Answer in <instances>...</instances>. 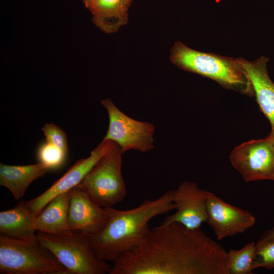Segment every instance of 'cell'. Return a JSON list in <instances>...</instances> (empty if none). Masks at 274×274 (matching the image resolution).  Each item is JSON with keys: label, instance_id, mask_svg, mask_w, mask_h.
Returning <instances> with one entry per match:
<instances>
[{"label": "cell", "instance_id": "1", "mask_svg": "<svg viewBox=\"0 0 274 274\" xmlns=\"http://www.w3.org/2000/svg\"><path fill=\"white\" fill-rule=\"evenodd\" d=\"M226 253L200 228L161 224L113 261L110 273L229 274Z\"/></svg>", "mask_w": 274, "mask_h": 274}, {"label": "cell", "instance_id": "2", "mask_svg": "<svg viewBox=\"0 0 274 274\" xmlns=\"http://www.w3.org/2000/svg\"><path fill=\"white\" fill-rule=\"evenodd\" d=\"M105 208L109 215L107 224L101 231L88 238L98 259L113 262L140 244L150 229L148 223L152 218L175 210L176 207L171 190L155 199L145 200L132 209Z\"/></svg>", "mask_w": 274, "mask_h": 274}, {"label": "cell", "instance_id": "3", "mask_svg": "<svg viewBox=\"0 0 274 274\" xmlns=\"http://www.w3.org/2000/svg\"><path fill=\"white\" fill-rule=\"evenodd\" d=\"M170 59L184 70L210 78L225 88L254 96L251 83L241 67L238 58L200 52L177 42L171 49Z\"/></svg>", "mask_w": 274, "mask_h": 274}, {"label": "cell", "instance_id": "4", "mask_svg": "<svg viewBox=\"0 0 274 274\" xmlns=\"http://www.w3.org/2000/svg\"><path fill=\"white\" fill-rule=\"evenodd\" d=\"M37 241L48 249L72 274L110 273L112 267L93 252L88 235L70 231L59 234L40 232Z\"/></svg>", "mask_w": 274, "mask_h": 274}, {"label": "cell", "instance_id": "5", "mask_svg": "<svg viewBox=\"0 0 274 274\" xmlns=\"http://www.w3.org/2000/svg\"><path fill=\"white\" fill-rule=\"evenodd\" d=\"M1 274H68L67 269L38 241L0 235Z\"/></svg>", "mask_w": 274, "mask_h": 274}, {"label": "cell", "instance_id": "6", "mask_svg": "<svg viewBox=\"0 0 274 274\" xmlns=\"http://www.w3.org/2000/svg\"><path fill=\"white\" fill-rule=\"evenodd\" d=\"M123 154L114 143L77 186L100 207H112L126 197V185L121 171Z\"/></svg>", "mask_w": 274, "mask_h": 274}, {"label": "cell", "instance_id": "7", "mask_svg": "<svg viewBox=\"0 0 274 274\" xmlns=\"http://www.w3.org/2000/svg\"><path fill=\"white\" fill-rule=\"evenodd\" d=\"M100 103L106 109L109 119L103 140L115 142L123 153L130 150L146 153L154 149L155 126L152 123L130 117L110 98L103 99Z\"/></svg>", "mask_w": 274, "mask_h": 274}, {"label": "cell", "instance_id": "8", "mask_svg": "<svg viewBox=\"0 0 274 274\" xmlns=\"http://www.w3.org/2000/svg\"><path fill=\"white\" fill-rule=\"evenodd\" d=\"M229 160L247 182L274 181V128L264 139L252 140L236 147Z\"/></svg>", "mask_w": 274, "mask_h": 274}, {"label": "cell", "instance_id": "9", "mask_svg": "<svg viewBox=\"0 0 274 274\" xmlns=\"http://www.w3.org/2000/svg\"><path fill=\"white\" fill-rule=\"evenodd\" d=\"M114 143L102 140L88 157L77 160L46 191L25 202L27 208L37 216L54 197L78 186L89 170L110 150Z\"/></svg>", "mask_w": 274, "mask_h": 274}, {"label": "cell", "instance_id": "10", "mask_svg": "<svg viewBox=\"0 0 274 274\" xmlns=\"http://www.w3.org/2000/svg\"><path fill=\"white\" fill-rule=\"evenodd\" d=\"M206 203L207 222L219 240L243 233L256 223L250 212L224 201L208 191Z\"/></svg>", "mask_w": 274, "mask_h": 274}, {"label": "cell", "instance_id": "11", "mask_svg": "<svg viewBox=\"0 0 274 274\" xmlns=\"http://www.w3.org/2000/svg\"><path fill=\"white\" fill-rule=\"evenodd\" d=\"M208 191L200 189L194 182L184 181L173 190L176 212L167 216L161 225L176 222L189 229L200 228L207 221Z\"/></svg>", "mask_w": 274, "mask_h": 274}, {"label": "cell", "instance_id": "12", "mask_svg": "<svg viewBox=\"0 0 274 274\" xmlns=\"http://www.w3.org/2000/svg\"><path fill=\"white\" fill-rule=\"evenodd\" d=\"M109 219L108 211L78 186L70 190L67 222L70 229L91 235L101 231Z\"/></svg>", "mask_w": 274, "mask_h": 274}, {"label": "cell", "instance_id": "13", "mask_svg": "<svg viewBox=\"0 0 274 274\" xmlns=\"http://www.w3.org/2000/svg\"><path fill=\"white\" fill-rule=\"evenodd\" d=\"M269 59L262 56L254 61L238 58L241 67L250 81L257 102L274 128V83L266 66Z\"/></svg>", "mask_w": 274, "mask_h": 274}, {"label": "cell", "instance_id": "14", "mask_svg": "<svg viewBox=\"0 0 274 274\" xmlns=\"http://www.w3.org/2000/svg\"><path fill=\"white\" fill-rule=\"evenodd\" d=\"M36 216L21 201L13 208L0 212L1 235L30 242L37 241Z\"/></svg>", "mask_w": 274, "mask_h": 274}, {"label": "cell", "instance_id": "15", "mask_svg": "<svg viewBox=\"0 0 274 274\" xmlns=\"http://www.w3.org/2000/svg\"><path fill=\"white\" fill-rule=\"evenodd\" d=\"M50 169L45 165L37 163L26 165L0 164V185L7 188L14 198L23 197L32 182L44 176Z\"/></svg>", "mask_w": 274, "mask_h": 274}, {"label": "cell", "instance_id": "16", "mask_svg": "<svg viewBox=\"0 0 274 274\" xmlns=\"http://www.w3.org/2000/svg\"><path fill=\"white\" fill-rule=\"evenodd\" d=\"M70 199V190L51 199L36 217V230L53 234L71 231L67 222Z\"/></svg>", "mask_w": 274, "mask_h": 274}, {"label": "cell", "instance_id": "17", "mask_svg": "<svg viewBox=\"0 0 274 274\" xmlns=\"http://www.w3.org/2000/svg\"><path fill=\"white\" fill-rule=\"evenodd\" d=\"M128 7L124 0H92L88 8L96 26L106 33H112L127 22Z\"/></svg>", "mask_w": 274, "mask_h": 274}, {"label": "cell", "instance_id": "18", "mask_svg": "<svg viewBox=\"0 0 274 274\" xmlns=\"http://www.w3.org/2000/svg\"><path fill=\"white\" fill-rule=\"evenodd\" d=\"M256 257V243L251 242L238 250L226 253V264L229 274H251Z\"/></svg>", "mask_w": 274, "mask_h": 274}, {"label": "cell", "instance_id": "19", "mask_svg": "<svg viewBox=\"0 0 274 274\" xmlns=\"http://www.w3.org/2000/svg\"><path fill=\"white\" fill-rule=\"evenodd\" d=\"M36 155L38 162L47 166L50 170L60 168L64 165L67 156L60 149L46 141L39 145Z\"/></svg>", "mask_w": 274, "mask_h": 274}, {"label": "cell", "instance_id": "20", "mask_svg": "<svg viewBox=\"0 0 274 274\" xmlns=\"http://www.w3.org/2000/svg\"><path fill=\"white\" fill-rule=\"evenodd\" d=\"M261 267L274 269V236H262L256 243L253 268L255 269Z\"/></svg>", "mask_w": 274, "mask_h": 274}, {"label": "cell", "instance_id": "21", "mask_svg": "<svg viewBox=\"0 0 274 274\" xmlns=\"http://www.w3.org/2000/svg\"><path fill=\"white\" fill-rule=\"evenodd\" d=\"M42 130L47 142L56 146L67 154V138L62 129L54 124L47 123L42 127Z\"/></svg>", "mask_w": 274, "mask_h": 274}, {"label": "cell", "instance_id": "22", "mask_svg": "<svg viewBox=\"0 0 274 274\" xmlns=\"http://www.w3.org/2000/svg\"><path fill=\"white\" fill-rule=\"evenodd\" d=\"M262 236L270 237L274 236V227L265 232Z\"/></svg>", "mask_w": 274, "mask_h": 274}, {"label": "cell", "instance_id": "23", "mask_svg": "<svg viewBox=\"0 0 274 274\" xmlns=\"http://www.w3.org/2000/svg\"><path fill=\"white\" fill-rule=\"evenodd\" d=\"M92 0H84L85 6L88 8Z\"/></svg>", "mask_w": 274, "mask_h": 274}, {"label": "cell", "instance_id": "24", "mask_svg": "<svg viewBox=\"0 0 274 274\" xmlns=\"http://www.w3.org/2000/svg\"><path fill=\"white\" fill-rule=\"evenodd\" d=\"M126 5L129 7L130 4L131 3L132 0H124Z\"/></svg>", "mask_w": 274, "mask_h": 274}]
</instances>
